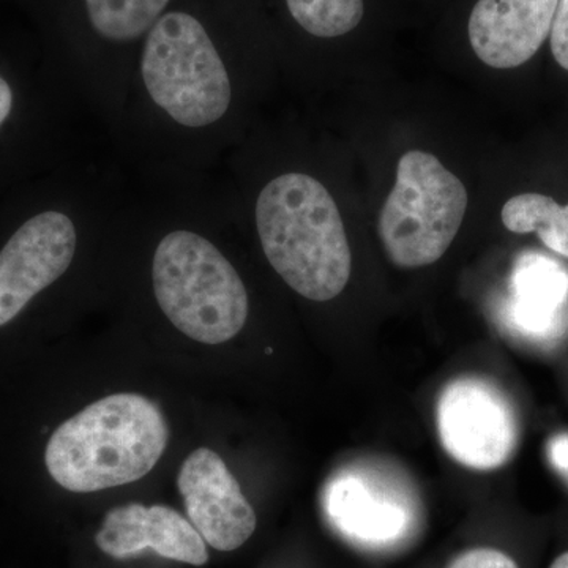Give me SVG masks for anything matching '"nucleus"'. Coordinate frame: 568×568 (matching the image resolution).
<instances>
[{
    "mask_svg": "<svg viewBox=\"0 0 568 568\" xmlns=\"http://www.w3.org/2000/svg\"><path fill=\"white\" fill-rule=\"evenodd\" d=\"M256 224L265 257L295 293L328 302L353 271L349 242L332 194L306 174H283L264 186Z\"/></svg>",
    "mask_w": 568,
    "mask_h": 568,
    "instance_id": "obj_1",
    "label": "nucleus"
},
{
    "mask_svg": "<svg viewBox=\"0 0 568 568\" xmlns=\"http://www.w3.org/2000/svg\"><path fill=\"white\" fill-rule=\"evenodd\" d=\"M168 436L163 413L151 399L110 395L52 433L44 463L62 488L102 491L148 476L163 457Z\"/></svg>",
    "mask_w": 568,
    "mask_h": 568,
    "instance_id": "obj_2",
    "label": "nucleus"
},
{
    "mask_svg": "<svg viewBox=\"0 0 568 568\" xmlns=\"http://www.w3.org/2000/svg\"><path fill=\"white\" fill-rule=\"evenodd\" d=\"M152 280L164 315L194 342L222 345L244 328L245 284L207 239L190 231L168 234L156 246Z\"/></svg>",
    "mask_w": 568,
    "mask_h": 568,
    "instance_id": "obj_3",
    "label": "nucleus"
},
{
    "mask_svg": "<svg viewBox=\"0 0 568 568\" xmlns=\"http://www.w3.org/2000/svg\"><path fill=\"white\" fill-rule=\"evenodd\" d=\"M466 211V186L457 175L433 153L409 151L399 159L377 234L396 267H426L446 254Z\"/></svg>",
    "mask_w": 568,
    "mask_h": 568,
    "instance_id": "obj_4",
    "label": "nucleus"
},
{
    "mask_svg": "<svg viewBox=\"0 0 568 568\" xmlns=\"http://www.w3.org/2000/svg\"><path fill=\"white\" fill-rule=\"evenodd\" d=\"M141 71L153 102L181 125H211L230 108L226 67L192 14L171 11L152 26Z\"/></svg>",
    "mask_w": 568,
    "mask_h": 568,
    "instance_id": "obj_5",
    "label": "nucleus"
},
{
    "mask_svg": "<svg viewBox=\"0 0 568 568\" xmlns=\"http://www.w3.org/2000/svg\"><path fill=\"white\" fill-rule=\"evenodd\" d=\"M436 425L448 457L469 469H499L518 448L517 410L484 377H458L447 384L437 399Z\"/></svg>",
    "mask_w": 568,
    "mask_h": 568,
    "instance_id": "obj_6",
    "label": "nucleus"
},
{
    "mask_svg": "<svg viewBox=\"0 0 568 568\" xmlns=\"http://www.w3.org/2000/svg\"><path fill=\"white\" fill-rule=\"evenodd\" d=\"M77 231L69 216L44 212L22 224L0 252V327L70 267Z\"/></svg>",
    "mask_w": 568,
    "mask_h": 568,
    "instance_id": "obj_7",
    "label": "nucleus"
},
{
    "mask_svg": "<svg viewBox=\"0 0 568 568\" xmlns=\"http://www.w3.org/2000/svg\"><path fill=\"white\" fill-rule=\"evenodd\" d=\"M178 487L190 523L212 548L234 551L253 536L256 514L252 504L211 448H196L185 458Z\"/></svg>",
    "mask_w": 568,
    "mask_h": 568,
    "instance_id": "obj_8",
    "label": "nucleus"
},
{
    "mask_svg": "<svg viewBox=\"0 0 568 568\" xmlns=\"http://www.w3.org/2000/svg\"><path fill=\"white\" fill-rule=\"evenodd\" d=\"M556 7L558 0H478L467 26L470 47L493 69H517L547 40Z\"/></svg>",
    "mask_w": 568,
    "mask_h": 568,
    "instance_id": "obj_9",
    "label": "nucleus"
},
{
    "mask_svg": "<svg viewBox=\"0 0 568 568\" xmlns=\"http://www.w3.org/2000/svg\"><path fill=\"white\" fill-rule=\"evenodd\" d=\"M97 545L115 559H125L151 548L163 558L204 566L207 547L190 519L166 506L142 504L115 507L108 511L97 532Z\"/></svg>",
    "mask_w": 568,
    "mask_h": 568,
    "instance_id": "obj_10",
    "label": "nucleus"
},
{
    "mask_svg": "<svg viewBox=\"0 0 568 568\" xmlns=\"http://www.w3.org/2000/svg\"><path fill=\"white\" fill-rule=\"evenodd\" d=\"M324 510L343 537L369 549L395 547L414 528L413 508L354 474H343L327 485Z\"/></svg>",
    "mask_w": 568,
    "mask_h": 568,
    "instance_id": "obj_11",
    "label": "nucleus"
},
{
    "mask_svg": "<svg viewBox=\"0 0 568 568\" xmlns=\"http://www.w3.org/2000/svg\"><path fill=\"white\" fill-rule=\"evenodd\" d=\"M568 304V272L558 261L530 253L519 257L510 280L508 323L529 338L559 332Z\"/></svg>",
    "mask_w": 568,
    "mask_h": 568,
    "instance_id": "obj_12",
    "label": "nucleus"
},
{
    "mask_svg": "<svg viewBox=\"0 0 568 568\" xmlns=\"http://www.w3.org/2000/svg\"><path fill=\"white\" fill-rule=\"evenodd\" d=\"M503 223L515 234L536 233L548 250L568 260V204L538 193L518 194L503 207Z\"/></svg>",
    "mask_w": 568,
    "mask_h": 568,
    "instance_id": "obj_13",
    "label": "nucleus"
},
{
    "mask_svg": "<svg viewBox=\"0 0 568 568\" xmlns=\"http://www.w3.org/2000/svg\"><path fill=\"white\" fill-rule=\"evenodd\" d=\"M170 0H85L93 29L112 41H132L151 29Z\"/></svg>",
    "mask_w": 568,
    "mask_h": 568,
    "instance_id": "obj_14",
    "label": "nucleus"
},
{
    "mask_svg": "<svg viewBox=\"0 0 568 568\" xmlns=\"http://www.w3.org/2000/svg\"><path fill=\"white\" fill-rule=\"evenodd\" d=\"M291 14L306 32L334 39L354 31L364 18V0H286Z\"/></svg>",
    "mask_w": 568,
    "mask_h": 568,
    "instance_id": "obj_15",
    "label": "nucleus"
},
{
    "mask_svg": "<svg viewBox=\"0 0 568 568\" xmlns=\"http://www.w3.org/2000/svg\"><path fill=\"white\" fill-rule=\"evenodd\" d=\"M447 568H519L510 556L495 548H474L459 555Z\"/></svg>",
    "mask_w": 568,
    "mask_h": 568,
    "instance_id": "obj_16",
    "label": "nucleus"
},
{
    "mask_svg": "<svg viewBox=\"0 0 568 568\" xmlns=\"http://www.w3.org/2000/svg\"><path fill=\"white\" fill-rule=\"evenodd\" d=\"M549 37L556 62L568 71V0H558Z\"/></svg>",
    "mask_w": 568,
    "mask_h": 568,
    "instance_id": "obj_17",
    "label": "nucleus"
},
{
    "mask_svg": "<svg viewBox=\"0 0 568 568\" xmlns=\"http://www.w3.org/2000/svg\"><path fill=\"white\" fill-rule=\"evenodd\" d=\"M547 454L549 463L568 478V435L560 433V435L552 436L548 440Z\"/></svg>",
    "mask_w": 568,
    "mask_h": 568,
    "instance_id": "obj_18",
    "label": "nucleus"
},
{
    "mask_svg": "<svg viewBox=\"0 0 568 568\" xmlns=\"http://www.w3.org/2000/svg\"><path fill=\"white\" fill-rule=\"evenodd\" d=\"M11 104H13V93H11L9 82L0 77V125L9 118Z\"/></svg>",
    "mask_w": 568,
    "mask_h": 568,
    "instance_id": "obj_19",
    "label": "nucleus"
},
{
    "mask_svg": "<svg viewBox=\"0 0 568 568\" xmlns=\"http://www.w3.org/2000/svg\"><path fill=\"white\" fill-rule=\"evenodd\" d=\"M549 568H568V551L560 555Z\"/></svg>",
    "mask_w": 568,
    "mask_h": 568,
    "instance_id": "obj_20",
    "label": "nucleus"
}]
</instances>
